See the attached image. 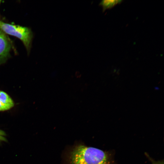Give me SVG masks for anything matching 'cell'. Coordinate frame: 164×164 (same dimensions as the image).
<instances>
[{"label":"cell","instance_id":"1","mask_svg":"<svg viewBox=\"0 0 164 164\" xmlns=\"http://www.w3.org/2000/svg\"><path fill=\"white\" fill-rule=\"evenodd\" d=\"M70 162L71 164H113L108 152L84 145L77 146L73 150Z\"/></svg>","mask_w":164,"mask_h":164},{"label":"cell","instance_id":"2","mask_svg":"<svg viewBox=\"0 0 164 164\" xmlns=\"http://www.w3.org/2000/svg\"><path fill=\"white\" fill-rule=\"evenodd\" d=\"M0 29L5 34L19 39L22 42L27 52H29L32 38L31 29L26 27L6 23L0 20Z\"/></svg>","mask_w":164,"mask_h":164},{"label":"cell","instance_id":"3","mask_svg":"<svg viewBox=\"0 0 164 164\" xmlns=\"http://www.w3.org/2000/svg\"><path fill=\"white\" fill-rule=\"evenodd\" d=\"M11 48V44L5 33L0 29V65L9 58Z\"/></svg>","mask_w":164,"mask_h":164},{"label":"cell","instance_id":"4","mask_svg":"<svg viewBox=\"0 0 164 164\" xmlns=\"http://www.w3.org/2000/svg\"><path fill=\"white\" fill-rule=\"evenodd\" d=\"M14 106L11 97L5 92L0 91V111L9 110Z\"/></svg>","mask_w":164,"mask_h":164},{"label":"cell","instance_id":"5","mask_svg":"<svg viewBox=\"0 0 164 164\" xmlns=\"http://www.w3.org/2000/svg\"><path fill=\"white\" fill-rule=\"evenodd\" d=\"M121 1V0H105L101 1L100 4L102 6L103 10H105L107 9L113 7L116 4L120 3Z\"/></svg>","mask_w":164,"mask_h":164},{"label":"cell","instance_id":"6","mask_svg":"<svg viewBox=\"0 0 164 164\" xmlns=\"http://www.w3.org/2000/svg\"><path fill=\"white\" fill-rule=\"evenodd\" d=\"M145 155L150 161L152 164H164V160L155 161L150 157L147 153H145Z\"/></svg>","mask_w":164,"mask_h":164},{"label":"cell","instance_id":"7","mask_svg":"<svg viewBox=\"0 0 164 164\" xmlns=\"http://www.w3.org/2000/svg\"><path fill=\"white\" fill-rule=\"evenodd\" d=\"M6 134L3 130L0 129V143L2 142H6L7 140L5 137Z\"/></svg>","mask_w":164,"mask_h":164},{"label":"cell","instance_id":"8","mask_svg":"<svg viewBox=\"0 0 164 164\" xmlns=\"http://www.w3.org/2000/svg\"><path fill=\"white\" fill-rule=\"evenodd\" d=\"M1 0H0V4L1 3Z\"/></svg>","mask_w":164,"mask_h":164}]
</instances>
